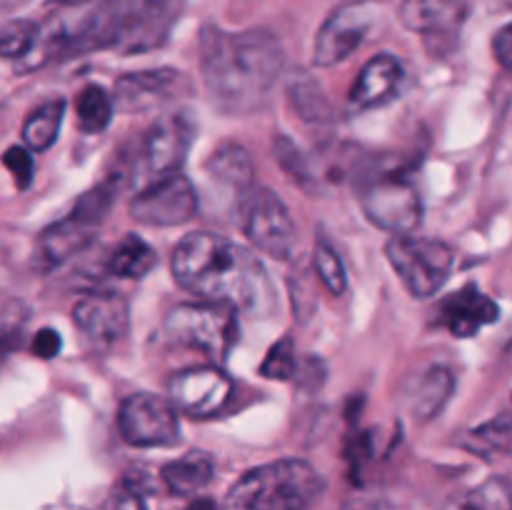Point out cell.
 I'll use <instances>...</instances> for the list:
<instances>
[{
	"label": "cell",
	"mask_w": 512,
	"mask_h": 510,
	"mask_svg": "<svg viewBox=\"0 0 512 510\" xmlns=\"http://www.w3.org/2000/svg\"><path fill=\"white\" fill-rule=\"evenodd\" d=\"M283 68L285 50L270 30L230 33L218 25L200 30V73L220 113L250 115L265 108Z\"/></svg>",
	"instance_id": "obj_1"
},
{
	"label": "cell",
	"mask_w": 512,
	"mask_h": 510,
	"mask_svg": "<svg viewBox=\"0 0 512 510\" xmlns=\"http://www.w3.org/2000/svg\"><path fill=\"white\" fill-rule=\"evenodd\" d=\"M170 270L183 290L235 313L263 318L275 308V288L258 255L223 235H185L175 245Z\"/></svg>",
	"instance_id": "obj_2"
},
{
	"label": "cell",
	"mask_w": 512,
	"mask_h": 510,
	"mask_svg": "<svg viewBox=\"0 0 512 510\" xmlns=\"http://www.w3.org/2000/svg\"><path fill=\"white\" fill-rule=\"evenodd\" d=\"M185 0H103L45 45V58H70L90 50L145 53L168 40Z\"/></svg>",
	"instance_id": "obj_3"
},
{
	"label": "cell",
	"mask_w": 512,
	"mask_h": 510,
	"mask_svg": "<svg viewBox=\"0 0 512 510\" xmlns=\"http://www.w3.org/2000/svg\"><path fill=\"white\" fill-rule=\"evenodd\" d=\"M323 478L305 460H275L245 473L223 510H308L323 495Z\"/></svg>",
	"instance_id": "obj_4"
},
{
	"label": "cell",
	"mask_w": 512,
	"mask_h": 510,
	"mask_svg": "<svg viewBox=\"0 0 512 510\" xmlns=\"http://www.w3.org/2000/svg\"><path fill=\"white\" fill-rule=\"evenodd\" d=\"M120 188H123V180L118 175H110L103 183L95 185L93 190L80 195L78 203L73 205V210L63 220H58V223L48 225L43 230L38 253L48 268L50 265L55 268V265L65 263L70 255L80 253L95 238V230L100 228L108 210L113 208Z\"/></svg>",
	"instance_id": "obj_5"
},
{
	"label": "cell",
	"mask_w": 512,
	"mask_h": 510,
	"mask_svg": "<svg viewBox=\"0 0 512 510\" xmlns=\"http://www.w3.org/2000/svg\"><path fill=\"white\" fill-rule=\"evenodd\" d=\"M385 255L408 293L418 300L438 295L448 283L455 265L453 248L448 243L433 238H415V235L393 238L385 245Z\"/></svg>",
	"instance_id": "obj_6"
},
{
	"label": "cell",
	"mask_w": 512,
	"mask_h": 510,
	"mask_svg": "<svg viewBox=\"0 0 512 510\" xmlns=\"http://www.w3.org/2000/svg\"><path fill=\"white\" fill-rule=\"evenodd\" d=\"M165 335L223 363L238 340V315L220 303H183L165 318Z\"/></svg>",
	"instance_id": "obj_7"
},
{
	"label": "cell",
	"mask_w": 512,
	"mask_h": 510,
	"mask_svg": "<svg viewBox=\"0 0 512 510\" xmlns=\"http://www.w3.org/2000/svg\"><path fill=\"white\" fill-rule=\"evenodd\" d=\"M240 223L250 243L275 260L293 258L295 223L283 200L268 188H250L240 198Z\"/></svg>",
	"instance_id": "obj_8"
},
{
	"label": "cell",
	"mask_w": 512,
	"mask_h": 510,
	"mask_svg": "<svg viewBox=\"0 0 512 510\" xmlns=\"http://www.w3.org/2000/svg\"><path fill=\"white\" fill-rule=\"evenodd\" d=\"M360 205L365 218L393 238L413 235L423 220V200L403 175H380L370 180L360 195Z\"/></svg>",
	"instance_id": "obj_9"
},
{
	"label": "cell",
	"mask_w": 512,
	"mask_h": 510,
	"mask_svg": "<svg viewBox=\"0 0 512 510\" xmlns=\"http://www.w3.org/2000/svg\"><path fill=\"white\" fill-rule=\"evenodd\" d=\"M375 15L378 8L370 0H350L335 8L318 30L313 63L318 68H333L348 60L373 30Z\"/></svg>",
	"instance_id": "obj_10"
},
{
	"label": "cell",
	"mask_w": 512,
	"mask_h": 510,
	"mask_svg": "<svg viewBox=\"0 0 512 510\" xmlns=\"http://www.w3.org/2000/svg\"><path fill=\"white\" fill-rule=\"evenodd\" d=\"M118 430L125 443L135 448H160L180 438L178 410L163 395H130L118 413Z\"/></svg>",
	"instance_id": "obj_11"
},
{
	"label": "cell",
	"mask_w": 512,
	"mask_h": 510,
	"mask_svg": "<svg viewBox=\"0 0 512 510\" xmlns=\"http://www.w3.org/2000/svg\"><path fill=\"white\" fill-rule=\"evenodd\" d=\"M198 213V193L185 175H165L155 178L153 185L140 190L130 203L133 220L153 228H173L195 218Z\"/></svg>",
	"instance_id": "obj_12"
},
{
	"label": "cell",
	"mask_w": 512,
	"mask_h": 510,
	"mask_svg": "<svg viewBox=\"0 0 512 510\" xmlns=\"http://www.w3.org/2000/svg\"><path fill=\"white\" fill-rule=\"evenodd\" d=\"M195 140V118L188 110L160 115L143 138V165L155 178L175 175L183 168Z\"/></svg>",
	"instance_id": "obj_13"
},
{
	"label": "cell",
	"mask_w": 512,
	"mask_h": 510,
	"mask_svg": "<svg viewBox=\"0 0 512 510\" xmlns=\"http://www.w3.org/2000/svg\"><path fill=\"white\" fill-rule=\"evenodd\" d=\"M170 403L175 410L193 418H208V415L220 413L228 405L233 395V383L223 370L213 365H200V368L180 370L168 383Z\"/></svg>",
	"instance_id": "obj_14"
},
{
	"label": "cell",
	"mask_w": 512,
	"mask_h": 510,
	"mask_svg": "<svg viewBox=\"0 0 512 510\" xmlns=\"http://www.w3.org/2000/svg\"><path fill=\"white\" fill-rule=\"evenodd\" d=\"M398 15L405 28L428 40L430 50L443 43L450 48L468 18V0H403Z\"/></svg>",
	"instance_id": "obj_15"
},
{
	"label": "cell",
	"mask_w": 512,
	"mask_h": 510,
	"mask_svg": "<svg viewBox=\"0 0 512 510\" xmlns=\"http://www.w3.org/2000/svg\"><path fill=\"white\" fill-rule=\"evenodd\" d=\"M188 93V80L183 73L170 68L125 73L115 85V105L123 110H153L168 100Z\"/></svg>",
	"instance_id": "obj_16"
},
{
	"label": "cell",
	"mask_w": 512,
	"mask_h": 510,
	"mask_svg": "<svg viewBox=\"0 0 512 510\" xmlns=\"http://www.w3.org/2000/svg\"><path fill=\"white\" fill-rule=\"evenodd\" d=\"M73 320L93 343L113 345L128 333L130 308L128 300L118 293H93L78 300Z\"/></svg>",
	"instance_id": "obj_17"
},
{
	"label": "cell",
	"mask_w": 512,
	"mask_h": 510,
	"mask_svg": "<svg viewBox=\"0 0 512 510\" xmlns=\"http://www.w3.org/2000/svg\"><path fill=\"white\" fill-rule=\"evenodd\" d=\"M498 315V303L473 283L450 295L440 308V320L455 338H473L485 325H493Z\"/></svg>",
	"instance_id": "obj_18"
},
{
	"label": "cell",
	"mask_w": 512,
	"mask_h": 510,
	"mask_svg": "<svg viewBox=\"0 0 512 510\" xmlns=\"http://www.w3.org/2000/svg\"><path fill=\"white\" fill-rule=\"evenodd\" d=\"M455 390V375L445 365H430L423 373H415L400 390V403L410 418L418 423L433 420Z\"/></svg>",
	"instance_id": "obj_19"
},
{
	"label": "cell",
	"mask_w": 512,
	"mask_h": 510,
	"mask_svg": "<svg viewBox=\"0 0 512 510\" xmlns=\"http://www.w3.org/2000/svg\"><path fill=\"white\" fill-rule=\"evenodd\" d=\"M403 63L393 53H380L365 63L350 90V105L355 110L380 108L390 103L398 95L400 83H403Z\"/></svg>",
	"instance_id": "obj_20"
},
{
	"label": "cell",
	"mask_w": 512,
	"mask_h": 510,
	"mask_svg": "<svg viewBox=\"0 0 512 510\" xmlns=\"http://www.w3.org/2000/svg\"><path fill=\"white\" fill-rule=\"evenodd\" d=\"M205 170H208L220 185L233 190L238 198H243V195L255 185L253 158H250L248 150L238 143L218 145V148L210 153Z\"/></svg>",
	"instance_id": "obj_21"
},
{
	"label": "cell",
	"mask_w": 512,
	"mask_h": 510,
	"mask_svg": "<svg viewBox=\"0 0 512 510\" xmlns=\"http://www.w3.org/2000/svg\"><path fill=\"white\" fill-rule=\"evenodd\" d=\"M215 465L208 453H185L183 458L173 460L163 468V480L175 495H195L213 480Z\"/></svg>",
	"instance_id": "obj_22"
},
{
	"label": "cell",
	"mask_w": 512,
	"mask_h": 510,
	"mask_svg": "<svg viewBox=\"0 0 512 510\" xmlns=\"http://www.w3.org/2000/svg\"><path fill=\"white\" fill-rule=\"evenodd\" d=\"M155 263H158V255H155V250L150 248L143 238H138V235H125V238L115 245L113 253H110L105 268H108V273H113L115 278L138 280L145 278V275L155 268Z\"/></svg>",
	"instance_id": "obj_23"
},
{
	"label": "cell",
	"mask_w": 512,
	"mask_h": 510,
	"mask_svg": "<svg viewBox=\"0 0 512 510\" xmlns=\"http://www.w3.org/2000/svg\"><path fill=\"white\" fill-rule=\"evenodd\" d=\"M65 115V100L55 98L43 103L40 108H35L33 113L28 115L23 125V140L33 153H43L50 145L55 143L60 133V125H63Z\"/></svg>",
	"instance_id": "obj_24"
},
{
	"label": "cell",
	"mask_w": 512,
	"mask_h": 510,
	"mask_svg": "<svg viewBox=\"0 0 512 510\" xmlns=\"http://www.w3.org/2000/svg\"><path fill=\"white\" fill-rule=\"evenodd\" d=\"M290 103L298 110V115L308 123H330L333 120V108H330L328 98L320 90V85L315 80H310L308 75L298 73L288 85Z\"/></svg>",
	"instance_id": "obj_25"
},
{
	"label": "cell",
	"mask_w": 512,
	"mask_h": 510,
	"mask_svg": "<svg viewBox=\"0 0 512 510\" xmlns=\"http://www.w3.org/2000/svg\"><path fill=\"white\" fill-rule=\"evenodd\" d=\"M75 118H78V128L83 130V133H103L110 125V118H113L110 95L105 93L100 85H88V88H83V93L75 100Z\"/></svg>",
	"instance_id": "obj_26"
},
{
	"label": "cell",
	"mask_w": 512,
	"mask_h": 510,
	"mask_svg": "<svg viewBox=\"0 0 512 510\" xmlns=\"http://www.w3.org/2000/svg\"><path fill=\"white\" fill-rule=\"evenodd\" d=\"M463 445L473 453L483 455V458H495V455L510 453V413L498 415L490 423L480 425V428L470 430L465 435Z\"/></svg>",
	"instance_id": "obj_27"
},
{
	"label": "cell",
	"mask_w": 512,
	"mask_h": 510,
	"mask_svg": "<svg viewBox=\"0 0 512 510\" xmlns=\"http://www.w3.org/2000/svg\"><path fill=\"white\" fill-rule=\"evenodd\" d=\"M453 510H512V493L508 478H490L475 490L465 493Z\"/></svg>",
	"instance_id": "obj_28"
},
{
	"label": "cell",
	"mask_w": 512,
	"mask_h": 510,
	"mask_svg": "<svg viewBox=\"0 0 512 510\" xmlns=\"http://www.w3.org/2000/svg\"><path fill=\"white\" fill-rule=\"evenodd\" d=\"M313 268L318 273L320 283L333 295H343L348 290V273H345L343 260H340L338 250L325 243V240H318V245H315Z\"/></svg>",
	"instance_id": "obj_29"
},
{
	"label": "cell",
	"mask_w": 512,
	"mask_h": 510,
	"mask_svg": "<svg viewBox=\"0 0 512 510\" xmlns=\"http://www.w3.org/2000/svg\"><path fill=\"white\" fill-rule=\"evenodd\" d=\"M38 43V25L30 20H13L0 28V58H25Z\"/></svg>",
	"instance_id": "obj_30"
},
{
	"label": "cell",
	"mask_w": 512,
	"mask_h": 510,
	"mask_svg": "<svg viewBox=\"0 0 512 510\" xmlns=\"http://www.w3.org/2000/svg\"><path fill=\"white\" fill-rule=\"evenodd\" d=\"M260 373L273 380H293L298 373V355H295V340L290 335L280 338L265 355Z\"/></svg>",
	"instance_id": "obj_31"
},
{
	"label": "cell",
	"mask_w": 512,
	"mask_h": 510,
	"mask_svg": "<svg viewBox=\"0 0 512 510\" xmlns=\"http://www.w3.org/2000/svg\"><path fill=\"white\" fill-rule=\"evenodd\" d=\"M275 155H278V163L283 165L285 173H290V178L298 180L303 188H313V175H310L308 158L298 150V145L290 143L288 138H275Z\"/></svg>",
	"instance_id": "obj_32"
},
{
	"label": "cell",
	"mask_w": 512,
	"mask_h": 510,
	"mask_svg": "<svg viewBox=\"0 0 512 510\" xmlns=\"http://www.w3.org/2000/svg\"><path fill=\"white\" fill-rule=\"evenodd\" d=\"M3 163H5V168L13 173L15 183H18L20 190H25L30 183H33L35 160H33V155H30V150L20 148V145H13V148L5 150Z\"/></svg>",
	"instance_id": "obj_33"
},
{
	"label": "cell",
	"mask_w": 512,
	"mask_h": 510,
	"mask_svg": "<svg viewBox=\"0 0 512 510\" xmlns=\"http://www.w3.org/2000/svg\"><path fill=\"white\" fill-rule=\"evenodd\" d=\"M345 453H348V460H350V473H353L355 480H358L360 470H363V465L368 463L370 455H373V438H370V433L353 435Z\"/></svg>",
	"instance_id": "obj_34"
},
{
	"label": "cell",
	"mask_w": 512,
	"mask_h": 510,
	"mask_svg": "<svg viewBox=\"0 0 512 510\" xmlns=\"http://www.w3.org/2000/svg\"><path fill=\"white\" fill-rule=\"evenodd\" d=\"M60 348H63V340H60V333L53 328H40L38 335H35L33 340V353L38 355V358L48 360V358H55V355L60 353Z\"/></svg>",
	"instance_id": "obj_35"
},
{
	"label": "cell",
	"mask_w": 512,
	"mask_h": 510,
	"mask_svg": "<svg viewBox=\"0 0 512 510\" xmlns=\"http://www.w3.org/2000/svg\"><path fill=\"white\" fill-rule=\"evenodd\" d=\"M493 50H495V58H498V63L503 65L505 70L512 65V30L510 25H503V28L498 30V35L493 38Z\"/></svg>",
	"instance_id": "obj_36"
},
{
	"label": "cell",
	"mask_w": 512,
	"mask_h": 510,
	"mask_svg": "<svg viewBox=\"0 0 512 510\" xmlns=\"http://www.w3.org/2000/svg\"><path fill=\"white\" fill-rule=\"evenodd\" d=\"M110 510H148V508H145L143 498H140L133 488H125L115 495L113 503H110Z\"/></svg>",
	"instance_id": "obj_37"
},
{
	"label": "cell",
	"mask_w": 512,
	"mask_h": 510,
	"mask_svg": "<svg viewBox=\"0 0 512 510\" xmlns=\"http://www.w3.org/2000/svg\"><path fill=\"white\" fill-rule=\"evenodd\" d=\"M185 510H218V505H215V500H210V498H198V500H193V503H190Z\"/></svg>",
	"instance_id": "obj_38"
},
{
	"label": "cell",
	"mask_w": 512,
	"mask_h": 510,
	"mask_svg": "<svg viewBox=\"0 0 512 510\" xmlns=\"http://www.w3.org/2000/svg\"><path fill=\"white\" fill-rule=\"evenodd\" d=\"M50 5H65V8H73V5H83L88 0H48Z\"/></svg>",
	"instance_id": "obj_39"
},
{
	"label": "cell",
	"mask_w": 512,
	"mask_h": 510,
	"mask_svg": "<svg viewBox=\"0 0 512 510\" xmlns=\"http://www.w3.org/2000/svg\"><path fill=\"white\" fill-rule=\"evenodd\" d=\"M20 3H25V0H0V10H10V8H18Z\"/></svg>",
	"instance_id": "obj_40"
}]
</instances>
